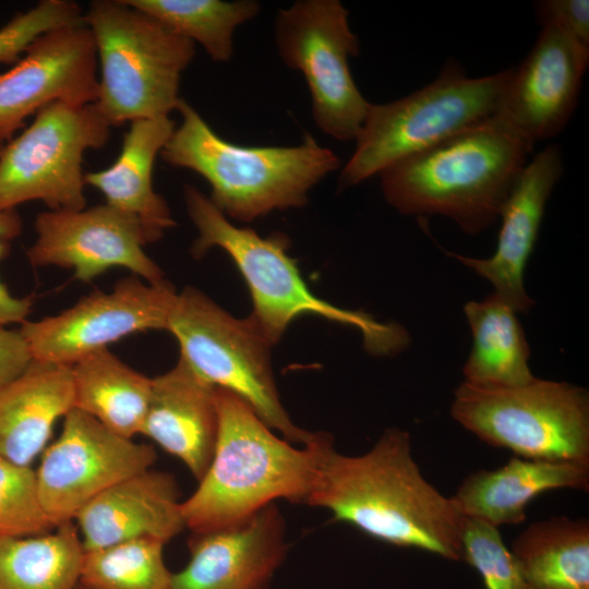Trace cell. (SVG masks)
<instances>
[{
    "label": "cell",
    "mask_w": 589,
    "mask_h": 589,
    "mask_svg": "<svg viewBox=\"0 0 589 589\" xmlns=\"http://www.w3.org/2000/svg\"><path fill=\"white\" fill-rule=\"evenodd\" d=\"M308 505L327 509L337 521L393 545L464 561V517L450 497L422 476L408 432L387 429L358 456L338 453L323 434Z\"/></svg>",
    "instance_id": "6da1fadb"
},
{
    "label": "cell",
    "mask_w": 589,
    "mask_h": 589,
    "mask_svg": "<svg viewBox=\"0 0 589 589\" xmlns=\"http://www.w3.org/2000/svg\"><path fill=\"white\" fill-rule=\"evenodd\" d=\"M533 145L495 113L384 169L382 192L400 214L445 216L477 235L500 217Z\"/></svg>",
    "instance_id": "7a4b0ae2"
},
{
    "label": "cell",
    "mask_w": 589,
    "mask_h": 589,
    "mask_svg": "<svg viewBox=\"0 0 589 589\" xmlns=\"http://www.w3.org/2000/svg\"><path fill=\"white\" fill-rule=\"evenodd\" d=\"M218 430L211 462L195 491L181 502L194 533L221 529L283 498L306 504L323 433L303 447L276 436L236 394L216 387Z\"/></svg>",
    "instance_id": "3957f363"
},
{
    "label": "cell",
    "mask_w": 589,
    "mask_h": 589,
    "mask_svg": "<svg viewBox=\"0 0 589 589\" xmlns=\"http://www.w3.org/2000/svg\"><path fill=\"white\" fill-rule=\"evenodd\" d=\"M177 110L181 123L160 157L203 177L209 200L227 218L248 223L302 207L309 191L340 167L336 154L309 134L294 146H243L223 140L184 99Z\"/></svg>",
    "instance_id": "277c9868"
},
{
    "label": "cell",
    "mask_w": 589,
    "mask_h": 589,
    "mask_svg": "<svg viewBox=\"0 0 589 589\" xmlns=\"http://www.w3.org/2000/svg\"><path fill=\"white\" fill-rule=\"evenodd\" d=\"M183 193L188 215L199 232L191 247L193 256L199 259L219 248L231 257L250 290L253 309L249 316L272 345L294 318L313 314L358 329L365 350L374 356H393L409 346L410 336L399 324L380 322L366 312L341 309L317 298L288 255L286 236L264 238L233 225L193 185H185Z\"/></svg>",
    "instance_id": "5b68a950"
},
{
    "label": "cell",
    "mask_w": 589,
    "mask_h": 589,
    "mask_svg": "<svg viewBox=\"0 0 589 589\" xmlns=\"http://www.w3.org/2000/svg\"><path fill=\"white\" fill-rule=\"evenodd\" d=\"M98 64L94 103L112 127L169 117L177 110L181 76L194 44L124 0H95L83 13Z\"/></svg>",
    "instance_id": "8992f818"
},
{
    "label": "cell",
    "mask_w": 589,
    "mask_h": 589,
    "mask_svg": "<svg viewBox=\"0 0 589 589\" xmlns=\"http://www.w3.org/2000/svg\"><path fill=\"white\" fill-rule=\"evenodd\" d=\"M510 70L469 77L452 61L422 88L390 103L371 104L354 152L339 175V189L359 184L494 116Z\"/></svg>",
    "instance_id": "52a82bcc"
},
{
    "label": "cell",
    "mask_w": 589,
    "mask_h": 589,
    "mask_svg": "<svg viewBox=\"0 0 589 589\" xmlns=\"http://www.w3.org/2000/svg\"><path fill=\"white\" fill-rule=\"evenodd\" d=\"M167 330L179 344V358L204 381L239 396L290 443L305 445L313 437L283 406L271 362L273 345L250 316L237 318L188 286L176 296Z\"/></svg>",
    "instance_id": "ba28073f"
},
{
    "label": "cell",
    "mask_w": 589,
    "mask_h": 589,
    "mask_svg": "<svg viewBox=\"0 0 589 589\" xmlns=\"http://www.w3.org/2000/svg\"><path fill=\"white\" fill-rule=\"evenodd\" d=\"M450 413L488 445L521 458L589 462V396L582 387L537 377L512 387L462 381Z\"/></svg>",
    "instance_id": "9c48e42d"
},
{
    "label": "cell",
    "mask_w": 589,
    "mask_h": 589,
    "mask_svg": "<svg viewBox=\"0 0 589 589\" xmlns=\"http://www.w3.org/2000/svg\"><path fill=\"white\" fill-rule=\"evenodd\" d=\"M110 129L94 104L40 109L0 153V207L38 200L50 211L86 208L84 154L105 146Z\"/></svg>",
    "instance_id": "30bf717a"
},
{
    "label": "cell",
    "mask_w": 589,
    "mask_h": 589,
    "mask_svg": "<svg viewBox=\"0 0 589 589\" xmlns=\"http://www.w3.org/2000/svg\"><path fill=\"white\" fill-rule=\"evenodd\" d=\"M348 16L338 0H299L280 9L274 23L280 59L306 82L314 123L339 141L357 139L371 106L349 68L360 46Z\"/></svg>",
    "instance_id": "8fae6325"
},
{
    "label": "cell",
    "mask_w": 589,
    "mask_h": 589,
    "mask_svg": "<svg viewBox=\"0 0 589 589\" xmlns=\"http://www.w3.org/2000/svg\"><path fill=\"white\" fill-rule=\"evenodd\" d=\"M41 454L38 491L56 527L73 521L88 502L151 469L156 460L151 445L119 435L75 408L63 418L59 437Z\"/></svg>",
    "instance_id": "7c38bea8"
},
{
    "label": "cell",
    "mask_w": 589,
    "mask_h": 589,
    "mask_svg": "<svg viewBox=\"0 0 589 589\" xmlns=\"http://www.w3.org/2000/svg\"><path fill=\"white\" fill-rule=\"evenodd\" d=\"M176 296L167 280L149 284L132 275L110 292L94 291L57 315L26 320L19 330L33 359L73 365L134 333L167 330Z\"/></svg>",
    "instance_id": "4fadbf2b"
},
{
    "label": "cell",
    "mask_w": 589,
    "mask_h": 589,
    "mask_svg": "<svg viewBox=\"0 0 589 589\" xmlns=\"http://www.w3.org/2000/svg\"><path fill=\"white\" fill-rule=\"evenodd\" d=\"M36 239L26 255L35 267L59 266L89 283L112 267L130 269L149 284L166 281L146 254L143 230L133 217L108 204L80 211H46L35 220Z\"/></svg>",
    "instance_id": "5bb4252c"
},
{
    "label": "cell",
    "mask_w": 589,
    "mask_h": 589,
    "mask_svg": "<svg viewBox=\"0 0 589 589\" xmlns=\"http://www.w3.org/2000/svg\"><path fill=\"white\" fill-rule=\"evenodd\" d=\"M98 95L96 48L83 23L50 31L0 73V142H9L31 115L56 103L94 104Z\"/></svg>",
    "instance_id": "9a60e30c"
},
{
    "label": "cell",
    "mask_w": 589,
    "mask_h": 589,
    "mask_svg": "<svg viewBox=\"0 0 589 589\" xmlns=\"http://www.w3.org/2000/svg\"><path fill=\"white\" fill-rule=\"evenodd\" d=\"M588 64L589 51L570 36L541 26L530 52L510 70L496 115L532 144L554 137L576 109Z\"/></svg>",
    "instance_id": "2e32d148"
},
{
    "label": "cell",
    "mask_w": 589,
    "mask_h": 589,
    "mask_svg": "<svg viewBox=\"0 0 589 589\" xmlns=\"http://www.w3.org/2000/svg\"><path fill=\"white\" fill-rule=\"evenodd\" d=\"M563 173L560 147L549 145L529 160L502 211L497 245L485 259L448 254L486 279L493 293L516 313L526 312L533 300L525 289V269L534 249L546 202Z\"/></svg>",
    "instance_id": "e0dca14e"
},
{
    "label": "cell",
    "mask_w": 589,
    "mask_h": 589,
    "mask_svg": "<svg viewBox=\"0 0 589 589\" xmlns=\"http://www.w3.org/2000/svg\"><path fill=\"white\" fill-rule=\"evenodd\" d=\"M189 546L171 589H266L286 556L285 522L273 503L235 525L195 533Z\"/></svg>",
    "instance_id": "ac0fdd59"
},
{
    "label": "cell",
    "mask_w": 589,
    "mask_h": 589,
    "mask_svg": "<svg viewBox=\"0 0 589 589\" xmlns=\"http://www.w3.org/2000/svg\"><path fill=\"white\" fill-rule=\"evenodd\" d=\"M73 521L84 551L140 538L166 543L185 528L175 479L152 469L110 486L88 502Z\"/></svg>",
    "instance_id": "d6986e66"
},
{
    "label": "cell",
    "mask_w": 589,
    "mask_h": 589,
    "mask_svg": "<svg viewBox=\"0 0 589 589\" xmlns=\"http://www.w3.org/2000/svg\"><path fill=\"white\" fill-rule=\"evenodd\" d=\"M218 430L216 387L180 358L152 378V393L141 434L180 459L193 477L204 476Z\"/></svg>",
    "instance_id": "ffe728a7"
},
{
    "label": "cell",
    "mask_w": 589,
    "mask_h": 589,
    "mask_svg": "<svg viewBox=\"0 0 589 589\" xmlns=\"http://www.w3.org/2000/svg\"><path fill=\"white\" fill-rule=\"evenodd\" d=\"M560 489L588 491L589 462L513 457L497 469L471 473L450 500L462 517L498 528L524 522L533 498Z\"/></svg>",
    "instance_id": "44dd1931"
},
{
    "label": "cell",
    "mask_w": 589,
    "mask_h": 589,
    "mask_svg": "<svg viewBox=\"0 0 589 589\" xmlns=\"http://www.w3.org/2000/svg\"><path fill=\"white\" fill-rule=\"evenodd\" d=\"M175 128L170 117L130 122L115 163L84 176L86 184L104 194L106 204L137 220L147 243L158 241L176 225L167 202L153 185L156 157Z\"/></svg>",
    "instance_id": "7402d4cb"
},
{
    "label": "cell",
    "mask_w": 589,
    "mask_h": 589,
    "mask_svg": "<svg viewBox=\"0 0 589 589\" xmlns=\"http://www.w3.org/2000/svg\"><path fill=\"white\" fill-rule=\"evenodd\" d=\"M73 400L71 365L33 359L0 389V457L31 466Z\"/></svg>",
    "instance_id": "603a6c76"
},
{
    "label": "cell",
    "mask_w": 589,
    "mask_h": 589,
    "mask_svg": "<svg viewBox=\"0 0 589 589\" xmlns=\"http://www.w3.org/2000/svg\"><path fill=\"white\" fill-rule=\"evenodd\" d=\"M71 371L73 408L119 435L132 438L141 434L152 378L133 370L108 348L76 361Z\"/></svg>",
    "instance_id": "cb8c5ba5"
},
{
    "label": "cell",
    "mask_w": 589,
    "mask_h": 589,
    "mask_svg": "<svg viewBox=\"0 0 589 589\" xmlns=\"http://www.w3.org/2000/svg\"><path fill=\"white\" fill-rule=\"evenodd\" d=\"M464 312L472 346L464 365V382L480 387H512L534 378L529 345L517 313L494 293L469 301Z\"/></svg>",
    "instance_id": "d4e9b609"
},
{
    "label": "cell",
    "mask_w": 589,
    "mask_h": 589,
    "mask_svg": "<svg viewBox=\"0 0 589 589\" xmlns=\"http://www.w3.org/2000/svg\"><path fill=\"white\" fill-rule=\"evenodd\" d=\"M528 589H589V522L552 517L530 524L513 542Z\"/></svg>",
    "instance_id": "484cf974"
},
{
    "label": "cell",
    "mask_w": 589,
    "mask_h": 589,
    "mask_svg": "<svg viewBox=\"0 0 589 589\" xmlns=\"http://www.w3.org/2000/svg\"><path fill=\"white\" fill-rule=\"evenodd\" d=\"M84 549L74 521L34 537H0V589H76Z\"/></svg>",
    "instance_id": "4316f807"
},
{
    "label": "cell",
    "mask_w": 589,
    "mask_h": 589,
    "mask_svg": "<svg viewBox=\"0 0 589 589\" xmlns=\"http://www.w3.org/2000/svg\"><path fill=\"white\" fill-rule=\"evenodd\" d=\"M153 16L176 35L199 43L212 60L227 62L233 55V34L255 17L261 5L253 0H124Z\"/></svg>",
    "instance_id": "83f0119b"
},
{
    "label": "cell",
    "mask_w": 589,
    "mask_h": 589,
    "mask_svg": "<svg viewBox=\"0 0 589 589\" xmlns=\"http://www.w3.org/2000/svg\"><path fill=\"white\" fill-rule=\"evenodd\" d=\"M164 545L157 539L140 538L84 551L80 585L85 589H171Z\"/></svg>",
    "instance_id": "f1b7e54d"
},
{
    "label": "cell",
    "mask_w": 589,
    "mask_h": 589,
    "mask_svg": "<svg viewBox=\"0 0 589 589\" xmlns=\"http://www.w3.org/2000/svg\"><path fill=\"white\" fill-rule=\"evenodd\" d=\"M55 528L40 501L36 471L0 457V537H34Z\"/></svg>",
    "instance_id": "f546056e"
},
{
    "label": "cell",
    "mask_w": 589,
    "mask_h": 589,
    "mask_svg": "<svg viewBox=\"0 0 589 589\" xmlns=\"http://www.w3.org/2000/svg\"><path fill=\"white\" fill-rule=\"evenodd\" d=\"M461 542L464 561L478 572L485 589H528L498 528L464 517Z\"/></svg>",
    "instance_id": "4dcf8cb0"
},
{
    "label": "cell",
    "mask_w": 589,
    "mask_h": 589,
    "mask_svg": "<svg viewBox=\"0 0 589 589\" xmlns=\"http://www.w3.org/2000/svg\"><path fill=\"white\" fill-rule=\"evenodd\" d=\"M83 23L81 7L69 0H43L0 28V63L14 64L39 36Z\"/></svg>",
    "instance_id": "1f68e13d"
},
{
    "label": "cell",
    "mask_w": 589,
    "mask_h": 589,
    "mask_svg": "<svg viewBox=\"0 0 589 589\" xmlns=\"http://www.w3.org/2000/svg\"><path fill=\"white\" fill-rule=\"evenodd\" d=\"M537 17L541 26L552 25L570 36L589 51V1L546 0L537 5Z\"/></svg>",
    "instance_id": "d6a6232c"
},
{
    "label": "cell",
    "mask_w": 589,
    "mask_h": 589,
    "mask_svg": "<svg viewBox=\"0 0 589 589\" xmlns=\"http://www.w3.org/2000/svg\"><path fill=\"white\" fill-rule=\"evenodd\" d=\"M22 225L15 208L0 207V260L9 253L12 241L22 232ZM32 304L31 297H14L0 280V326L25 322Z\"/></svg>",
    "instance_id": "836d02e7"
},
{
    "label": "cell",
    "mask_w": 589,
    "mask_h": 589,
    "mask_svg": "<svg viewBox=\"0 0 589 589\" xmlns=\"http://www.w3.org/2000/svg\"><path fill=\"white\" fill-rule=\"evenodd\" d=\"M32 360L21 332L0 326V389L22 374Z\"/></svg>",
    "instance_id": "e575fe53"
},
{
    "label": "cell",
    "mask_w": 589,
    "mask_h": 589,
    "mask_svg": "<svg viewBox=\"0 0 589 589\" xmlns=\"http://www.w3.org/2000/svg\"><path fill=\"white\" fill-rule=\"evenodd\" d=\"M4 144H5V143L0 142V153H1V151H2V148H3V146H4Z\"/></svg>",
    "instance_id": "d590c367"
},
{
    "label": "cell",
    "mask_w": 589,
    "mask_h": 589,
    "mask_svg": "<svg viewBox=\"0 0 589 589\" xmlns=\"http://www.w3.org/2000/svg\"><path fill=\"white\" fill-rule=\"evenodd\" d=\"M76 589H85L84 587H82L80 584L77 585Z\"/></svg>",
    "instance_id": "8d00e7d4"
}]
</instances>
